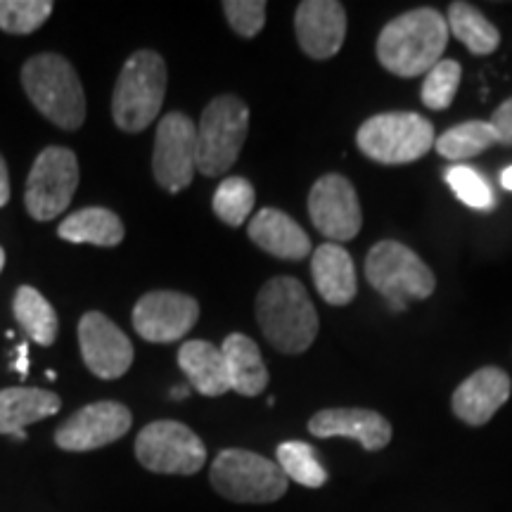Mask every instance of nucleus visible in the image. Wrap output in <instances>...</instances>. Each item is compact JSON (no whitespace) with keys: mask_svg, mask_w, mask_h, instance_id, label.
I'll return each instance as SVG.
<instances>
[{"mask_svg":"<svg viewBox=\"0 0 512 512\" xmlns=\"http://www.w3.org/2000/svg\"><path fill=\"white\" fill-rule=\"evenodd\" d=\"M448 24L432 8L408 10L387 24L377 38V60L401 79L427 74L437 67L448 43Z\"/></svg>","mask_w":512,"mask_h":512,"instance_id":"obj_1","label":"nucleus"},{"mask_svg":"<svg viewBox=\"0 0 512 512\" xmlns=\"http://www.w3.org/2000/svg\"><path fill=\"white\" fill-rule=\"evenodd\" d=\"M256 323L273 349L304 354L316 342L318 313L297 278L268 280L256 297Z\"/></svg>","mask_w":512,"mask_h":512,"instance_id":"obj_2","label":"nucleus"},{"mask_svg":"<svg viewBox=\"0 0 512 512\" xmlns=\"http://www.w3.org/2000/svg\"><path fill=\"white\" fill-rule=\"evenodd\" d=\"M22 86L31 105L62 131H79L86 121V93L72 62L62 55L31 57L22 69Z\"/></svg>","mask_w":512,"mask_h":512,"instance_id":"obj_3","label":"nucleus"},{"mask_svg":"<svg viewBox=\"0 0 512 512\" xmlns=\"http://www.w3.org/2000/svg\"><path fill=\"white\" fill-rule=\"evenodd\" d=\"M166 81V62L155 50H138L128 57L112 95V117L121 131L140 133L159 117Z\"/></svg>","mask_w":512,"mask_h":512,"instance_id":"obj_4","label":"nucleus"},{"mask_svg":"<svg viewBox=\"0 0 512 512\" xmlns=\"http://www.w3.org/2000/svg\"><path fill=\"white\" fill-rule=\"evenodd\" d=\"M366 278L394 313L406 311L413 299H427L437 287L432 268L411 247L396 240H382L370 249Z\"/></svg>","mask_w":512,"mask_h":512,"instance_id":"obj_5","label":"nucleus"},{"mask_svg":"<svg viewBox=\"0 0 512 512\" xmlns=\"http://www.w3.org/2000/svg\"><path fill=\"white\" fill-rule=\"evenodd\" d=\"M434 126L418 112H384L363 121L356 133L358 150L377 164L418 162L434 147Z\"/></svg>","mask_w":512,"mask_h":512,"instance_id":"obj_6","label":"nucleus"},{"mask_svg":"<svg viewBox=\"0 0 512 512\" xmlns=\"http://www.w3.org/2000/svg\"><path fill=\"white\" fill-rule=\"evenodd\" d=\"M216 494L233 503H275L287 494L290 479L278 463L245 448H226L209 470Z\"/></svg>","mask_w":512,"mask_h":512,"instance_id":"obj_7","label":"nucleus"},{"mask_svg":"<svg viewBox=\"0 0 512 512\" xmlns=\"http://www.w3.org/2000/svg\"><path fill=\"white\" fill-rule=\"evenodd\" d=\"M249 131V107L238 95H219L204 107L197 124V171L223 176L238 162Z\"/></svg>","mask_w":512,"mask_h":512,"instance_id":"obj_8","label":"nucleus"},{"mask_svg":"<svg viewBox=\"0 0 512 512\" xmlns=\"http://www.w3.org/2000/svg\"><path fill=\"white\" fill-rule=\"evenodd\" d=\"M136 458L145 470L157 475H197L207 463V448L188 425L157 420L136 437Z\"/></svg>","mask_w":512,"mask_h":512,"instance_id":"obj_9","label":"nucleus"},{"mask_svg":"<svg viewBox=\"0 0 512 512\" xmlns=\"http://www.w3.org/2000/svg\"><path fill=\"white\" fill-rule=\"evenodd\" d=\"M79 188V159L69 147H46L27 178L24 204L31 219L53 221L67 211Z\"/></svg>","mask_w":512,"mask_h":512,"instance_id":"obj_10","label":"nucleus"},{"mask_svg":"<svg viewBox=\"0 0 512 512\" xmlns=\"http://www.w3.org/2000/svg\"><path fill=\"white\" fill-rule=\"evenodd\" d=\"M152 171L166 192H181L197 171V124L188 114L169 112L159 121Z\"/></svg>","mask_w":512,"mask_h":512,"instance_id":"obj_11","label":"nucleus"},{"mask_svg":"<svg viewBox=\"0 0 512 512\" xmlns=\"http://www.w3.org/2000/svg\"><path fill=\"white\" fill-rule=\"evenodd\" d=\"M309 214L313 226L330 242H349L361 233L363 214L356 188L349 178L328 174L318 178L309 192Z\"/></svg>","mask_w":512,"mask_h":512,"instance_id":"obj_12","label":"nucleus"},{"mask_svg":"<svg viewBox=\"0 0 512 512\" xmlns=\"http://www.w3.org/2000/svg\"><path fill=\"white\" fill-rule=\"evenodd\" d=\"M200 318V304L190 294L157 290L138 299L133 309V328L145 342L169 344L183 339Z\"/></svg>","mask_w":512,"mask_h":512,"instance_id":"obj_13","label":"nucleus"},{"mask_svg":"<svg viewBox=\"0 0 512 512\" xmlns=\"http://www.w3.org/2000/svg\"><path fill=\"white\" fill-rule=\"evenodd\" d=\"M133 415L119 401L88 403L76 411L60 430L55 432V444L62 451L86 453L110 446L131 430Z\"/></svg>","mask_w":512,"mask_h":512,"instance_id":"obj_14","label":"nucleus"},{"mask_svg":"<svg viewBox=\"0 0 512 512\" xmlns=\"http://www.w3.org/2000/svg\"><path fill=\"white\" fill-rule=\"evenodd\" d=\"M79 347L86 368L100 380H119L133 363V344L105 313L88 311L79 320Z\"/></svg>","mask_w":512,"mask_h":512,"instance_id":"obj_15","label":"nucleus"},{"mask_svg":"<svg viewBox=\"0 0 512 512\" xmlns=\"http://www.w3.org/2000/svg\"><path fill=\"white\" fill-rule=\"evenodd\" d=\"M299 48L313 60H330L347 38V12L337 0H304L294 15Z\"/></svg>","mask_w":512,"mask_h":512,"instance_id":"obj_16","label":"nucleus"},{"mask_svg":"<svg viewBox=\"0 0 512 512\" xmlns=\"http://www.w3.org/2000/svg\"><path fill=\"white\" fill-rule=\"evenodd\" d=\"M309 432L318 439L347 437L366 451H382L392 441V425L384 415L368 408H328L309 420Z\"/></svg>","mask_w":512,"mask_h":512,"instance_id":"obj_17","label":"nucleus"},{"mask_svg":"<svg viewBox=\"0 0 512 512\" xmlns=\"http://www.w3.org/2000/svg\"><path fill=\"white\" fill-rule=\"evenodd\" d=\"M512 382L505 370L489 366L472 373L453 392V413L465 425L482 427L498 413V408L510 399Z\"/></svg>","mask_w":512,"mask_h":512,"instance_id":"obj_18","label":"nucleus"},{"mask_svg":"<svg viewBox=\"0 0 512 512\" xmlns=\"http://www.w3.org/2000/svg\"><path fill=\"white\" fill-rule=\"evenodd\" d=\"M249 240L278 259L302 261L311 256V238L292 216L280 209H261L247 226Z\"/></svg>","mask_w":512,"mask_h":512,"instance_id":"obj_19","label":"nucleus"},{"mask_svg":"<svg viewBox=\"0 0 512 512\" xmlns=\"http://www.w3.org/2000/svg\"><path fill=\"white\" fill-rule=\"evenodd\" d=\"M311 275L316 290L332 306H347L354 302L358 280L351 254L342 245L325 242L311 256Z\"/></svg>","mask_w":512,"mask_h":512,"instance_id":"obj_20","label":"nucleus"},{"mask_svg":"<svg viewBox=\"0 0 512 512\" xmlns=\"http://www.w3.org/2000/svg\"><path fill=\"white\" fill-rule=\"evenodd\" d=\"M62 401L55 392L38 387H10L0 389V434L24 432L31 422L46 420L60 413Z\"/></svg>","mask_w":512,"mask_h":512,"instance_id":"obj_21","label":"nucleus"},{"mask_svg":"<svg viewBox=\"0 0 512 512\" xmlns=\"http://www.w3.org/2000/svg\"><path fill=\"white\" fill-rule=\"evenodd\" d=\"M223 361H226L230 392L240 396H259L268 387V370L261 351L252 337L233 332L223 342Z\"/></svg>","mask_w":512,"mask_h":512,"instance_id":"obj_22","label":"nucleus"},{"mask_svg":"<svg viewBox=\"0 0 512 512\" xmlns=\"http://www.w3.org/2000/svg\"><path fill=\"white\" fill-rule=\"evenodd\" d=\"M178 366L188 377L192 389L202 396H223L230 392L223 351L204 339H190L178 349Z\"/></svg>","mask_w":512,"mask_h":512,"instance_id":"obj_23","label":"nucleus"},{"mask_svg":"<svg viewBox=\"0 0 512 512\" xmlns=\"http://www.w3.org/2000/svg\"><path fill=\"white\" fill-rule=\"evenodd\" d=\"M57 235L74 245L117 247L124 240L126 230L114 211L105 207H86L67 216L57 228Z\"/></svg>","mask_w":512,"mask_h":512,"instance_id":"obj_24","label":"nucleus"},{"mask_svg":"<svg viewBox=\"0 0 512 512\" xmlns=\"http://www.w3.org/2000/svg\"><path fill=\"white\" fill-rule=\"evenodd\" d=\"M448 31L458 38L472 55H491L501 46V34L494 24L470 3H451L446 15Z\"/></svg>","mask_w":512,"mask_h":512,"instance_id":"obj_25","label":"nucleus"},{"mask_svg":"<svg viewBox=\"0 0 512 512\" xmlns=\"http://www.w3.org/2000/svg\"><path fill=\"white\" fill-rule=\"evenodd\" d=\"M15 309L17 323L22 325V330L27 332L29 339H34L41 347H50L57 339V313L46 297L36 290V287L22 285L15 292Z\"/></svg>","mask_w":512,"mask_h":512,"instance_id":"obj_26","label":"nucleus"},{"mask_svg":"<svg viewBox=\"0 0 512 512\" xmlns=\"http://www.w3.org/2000/svg\"><path fill=\"white\" fill-rule=\"evenodd\" d=\"M496 143L498 136L491 121L475 119L448 128V131H444L434 140V147H437L439 155L448 159V162H465V159L482 155L484 150H489Z\"/></svg>","mask_w":512,"mask_h":512,"instance_id":"obj_27","label":"nucleus"},{"mask_svg":"<svg viewBox=\"0 0 512 512\" xmlns=\"http://www.w3.org/2000/svg\"><path fill=\"white\" fill-rule=\"evenodd\" d=\"M278 465L292 482L309 486V489H320L328 482V472L320 465V460L313 451V446L304 441H285L278 446Z\"/></svg>","mask_w":512,"mask_h":512,"instance_id":"obj_28","label":"nucleus"},{"mask_svg":"<svg viewBox=\"0 0 512 512\" xmlns=\"http://www.w3.org/2000/svg\"><path fill=\"white\" fill-rule=\"evenodd\" d=\"M254 202L256 192L252 188V183H249L247 178L230 176L226 181H221L219 188H216L211 207H214V214L219 216L226 226L238 228L252 216Z\"/></svg>","mask_w":512,"mask_h":512,"instance_id":"obj_29","label":"nucleus"},{"mask_svg":"<svg viewBox=\"0 0 512 512\" xmlns=\"http://www.w3.org/2000/svg\"><path fill=\"white\" fill-rule=\"evenodd\" d=\"M53 15L50 0H0V29L5 34H34Z\"/></svg>","mask_w":512,"mask_h":512,"instance_id":"obj_30","label":"nucleus"},{"mask_svg":"<svg viewBox=\"0 0 512 512\" xmlns=\"http://www.w3.org/2000/svg\"><path fill=\"white\" fill-rule=\"evenodd\" d=\"M446 183L448 188L456 192V197L467 207L479 209V211H491L496 207V195L491 190V185L486 183V178L479 174L477 169L463 164H453L446 169Z\"/></svg>","mask_w":512,"mask_h":512,"instance_id":"obj_31","label":"nucleus"},{"mask_svg":"<svg viewBox=\"0 0 512 512\" xmlns=\"http://www.w3.org/2000/svg\"><path fill=\"white\" fill-rule=\"evenodd\" d=\"M460 74L463 69L456 60H441L422 81V102L430 110H446L458 93Z\"/></svg>","mask_w":512,"mask_h":512,"instance_id":"obj_32","label":"nucleus"},{"mask_svg":"<svg viewBox=\"0 0 512 512\" xmlns=\"http://www.w3.org/2000/svg\"><path fill=\"white\" fill-rule=\"evenodd\" d=\"M223 12L235 34L242 38H254L266 24L264 0H226Z\"/></svg>","mask_w":512,"mask_h":512,"instance_id":"obj_33","label":"nucleus"},{"mask_svg":"<svg viewBox=\"0 0 512 512\" xmlns=\"http://www.w3.org/2000/svg\"><path fill=\"white\" fill-rule=\"evenodd\" d=\"M491 126H494L498 145H512V98H508L491 117Z\"/></svg>","mask_w":512,"mask_h":512,"instance_id":"obj_34","label":"nucleus"},{"mask_svg":"<svg viewBox=\"0 0 512 512\" xmlns=\"http://www.w3.org/2000/svg\"><path fill=\"white\" fill-rule=\"evenodd\" d=\"M10 200V174H8V164H5L3 155H0V209L5 207Z\"/></svg>","mask_w":512,"mask_h":512,"instance_id":"obj_35","label":"nucleus"},{"mask_svg":"<svg viewBox=\"0 0 512 512\" xmlns=\"http://www.w3.org/2000/svg\"><path fill=\"white\" fill-rule=\"evenodd\" d=\"M12 368L17 370L19 377H27V368H29V344L22 342L17 347V358L15 363H12Z\"/></svg>","mask_w":512,"mask_h":512,"instance_id":"obj_36","label":"nucleus"},{"mask_svg":"<svg viewBox=\"0 0 512 512\" xmlns=\"http://www.w3.org/2000/svg\"><path fill=\"white\" fill-rule=\"evenodd\" d=\"M188 394H190V389H188V384H178V387H174L171 389V399H188Z\"/></svg>","mask_w":512,"mask_h":512,"instance_id":"obj_37","label":"nucleus"},{"mask_svg":"<svg viewBox=\"0 0 512 512\" xmlns=\"http://www.w3.org/2000/svg\"><path fill=\"white\" fill-rule=\"evenodd\" d=\"M501 185L505 190L512 192V166H508V169L501 171Z\"/></svg>","mask_w":512,"mask_h":512,"instance_id":"obj_38","label":"nucleus"},{"mask_svg":"<svg viewBox=\"0 0 512 512\" xmlns=\"http://www.w3.org/2000/svg\"><path fill=\"white\" fill-rule=\"evenodd\" d=\"M3 266H5V249L0 247V273H3Z\"/></svg>","mask_w":512,"mask_h":512,"instance_id":"obj_39","label":"nucleus"},{"mask_svg":"<svg viewBox=\"0 0 512 512\" xmlns=\"http://www.w3.org/2000/svg\"><path fill=\"white\" fill-rule=\"evenodd\" d=\"M48 380H57V373H55V370H48Z\"/></svg>","mask_w":512,"mask_h":512,"instance_id":"obj_40","label":"nucleus"}]
</instances>
